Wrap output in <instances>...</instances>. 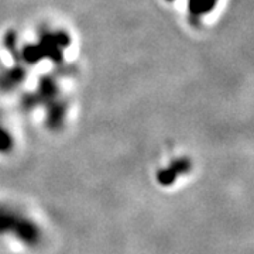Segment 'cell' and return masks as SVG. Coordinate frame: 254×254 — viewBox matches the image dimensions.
I'll return each instance as SVG.
<instances>
[{"instance_id": "6da1fadb", "label": "cell", "mask_w": 254, "mask_h": 254, "mask_svg": "<svg viewBox=\"0 0 254 254\" xmlns=\"http://www.w3.org/2000/svg\"><path fill=\"white\" fill-rule=\"evenodd\" d=\"M0 236H13L27 247H37L43 242V232L36 222L7 205H0Z\"/></svg>"}]
</instances>
